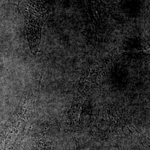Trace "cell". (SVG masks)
<instances>
[{
	"instance_id": "cell-1",
	"label": "cell",
	"mask_w": 150,
	"mask_h": 150,
	"mask_svg": "<svg viewBox=\"0 0 150 150\" xmlns=\"http://www.w3.org/2000/svg\"><path fill=\"white\" fill-rule=\"evenodd\" d=\"M20 5L26 18L27 38L31 50L35 54L40 43L42 26L48 18L46 0H25Z\"/></svg>"
}]
</instances>
